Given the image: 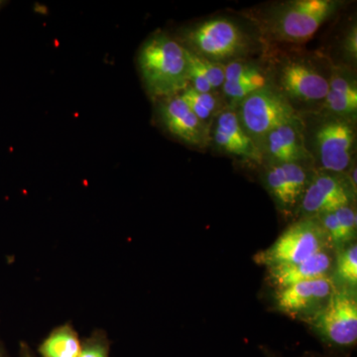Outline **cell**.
<instances>
[{"label": "cell", "mask_w": 357, "mask_h": 357, "mask_svg": "<svg viewBox=\"0 0 357 357\" xmlns=\"http://www.w3.org/2000/svg\"><path fill=\"white\" fill-rule=\"evenodd\" d=\"M138 65L147 91L154 98L180 95L189 86L187 48L167 35H154L145 42Z\"/></svg>", "instance_id": "1"}, {"label": "cell", "mask_w": 357, "mask_h": 357, "mask_svg": "<svg viewBox=\"0 0 357 357\" xmlns=\"http://www.w3.org/2000/svg\"><path fill=\"white\" fill-rule=\"evenodd\" d=\"M310 323L326 347L335 352L352 351L357 342V301L351 289H335L325 307Z\"/></svg>", "instance_id": "2"}, {"label": "cell", "mask_w": 357, "mask_h": 357, "mask_svg": "<svg viewBox=\"0 0 357 357\" xmlns=\"http://www.w3.org/2000/svg\"><path fill=\"white\" fill-rule=\"evenodd\" d=\"M333 248L318 218H304L293 223L266 250L255 255L258 264L267 268L294 264Z\"/></svg>", "instance_id": "3"}, {"label": "cell", "mask_w": 357, "mask_h": 357, "mask_svg": "<svg viewBox=\"0 0 357 357\" xmlns=\"http://www.w3.org/2000/svg\"><path fill=\"white\" fill-rule=\"evenodd\" d=\"M237 117L255 142L279 126L297 122V114L285 96L267 84L241 100Z\"/></svg>", "instance_id": "4"}, {"label": "cell", "mask_w": 357, "mask_h": 357, "mask_svg": "<svg viewBox=\"0 0 357 357\" xmlns=\"http://www.w3.org/2000/svg\"><path fill=\"white\" fill-rule=\"evenodd\" d=\"M333 0H296L285 4L272 20L274 36L282 41L300 43L314 36L337 7Z\"/></svg>", "instance_id": "5"}, {"label": "cell", "mask_w": 357, "mask_h": 357, "mask_svg": "<svg viewBox=\"0 0 357 357\" xmlns=\"http://www.w3.org/2000/svg\"><path fill=\"white\" fill-rule=\"evenodd\" d=\"M192 53L220 63L243 54L248 47L245 35L234 22L222 18L199 23L187 35Z\"/></svg>", "instance_id": "6"}, {"label": "cell", "mask_w": 357, "mask_h": 357, "mask_svg": "<svg viewBox=\"0 0 357 357\" xmlns=\"http://www.w3.org/2000/svg\"><path fill=\"white\" fill-rule=\"evenodd\" d=\"M333 277L300 282L275 293V307L291 318L307 319L318 314L335 292Z\"/></svg>", "instance_id": "7"}, {"label": "cell", "mask_w": 357, "mask_h": 357, "mask_svg": "<svg viewBox=\"0 0 357 357\" xmlns=\"http://www.w3.org/2000/svg\"><path fill=\"white\" fill-rule=\"evenodd\" d=\"M354 190L337 174H321L310 178L299 210L304 218H318L351 206Z\"/></svg>", "instance_id": "8"}, {"label": "cell", "mask_w": 357, "mask_h": 357, "mask_svg": "<svg viewBox=\"0 0 357 357\" xmlns=\"http://www.w3.org/2000/svg\"><path fill=\"white\" fill-rule=\"evenodd\" d=\"M354 145V129L340 119L326 122L317 133L319 163L333 174L344 172L351 166Z\"/></svg>", "instance_id": "9"}, {"label": "cell", "mask_w": 357, "mask_h": 357, "mask_svg": "<svg viewBox=\"0 0 357 357\" xmlns=\"http://www.w3.org/2000/svg\"><path fill=\"white\" fill-rule=\"evenodd\" d=\"M160 117L167 130L185 144L204 147L210 135L206 123L199 121L180 95L163 98Z\"/></svg>", "instance_id": "10"}, {"label": "cell", "mask_w": 357, "mask_h": 357, "mask_svg": "<svg viewBox=\"0 0 357 357\" xmlns=\"http://www.w3.org/2000/svg\"><path fill=\"white\" fill-rule=\"evenodd\" d=\"M268 192L282 211L299 208L310 182L306 169L300 163L275 164L265 175Z\"/></svg>", "instance_id": "11"}, {"label": "cell", "mask_w": 357, "mask_h": 357, "mask_svg": "<svg viewBox=\"0 0 357 357\" xmlns=\"http://www.w3.org/2000/svg\"><path fill=\"white\" fill-rule=\"evenodd\" d=\"M280 84L291 98L302 102L325 100L328 81L314 68L301 62H290L281 69Z\"/></svg>", "instance_id": "12"}, {"label": "cell", "mask_w": 357, "mask_h": 357, "mask_svg": "<svg viewBox=\"0 0 357 357\" xmlns=\"http://www.w3.org/2000/svg\"><path fill=\"white\" fill-rule=\"evenodd\" d=\"M333 248L326 249L303 261L294 264L279 265L268 268V279L279 290L300 283L331 276L335 265Z\"/></svg>", "instance_id": "13"}, {"label": "cell", "mask_w": 357, "mask_h": 357, "mask_svg": "<svg viewBox=\"0 0 357 357\" xmlns=\"http://www.w3.org/2000/svg\"><path fill=\"white\" fill-rule=\"evenodd\" d=\"M213 139L225 153L255 161H259L261 157L257 144L244 130L234 112H225L218 116Z\"/></svg>", "instance_id": "14"}, {"label": "cell", "mask_w": 357, "mask_h": 357, "mask_svg": "<svg viewBox=\"0 0 357 357\" xmlns=\"http://www.w3.org/2000/svg\"><path fill=\"white\" fill-rule=\"evenodd\" d=\"M264 139L267 153L275 164L300 163L307 158V150L298 131L297 122L279 126Z\"/></svg>", "instance_id": "15"}, {"label": "cell", "mask_w": 357, "mask_h": 357, "mask_svg": "<svg viewBox=\"0 0 357 357\" xmlns=\"http://www.w3.org/2000/svg\"><path fill=\"white\" fill-rule=\"evenodd\" d=\"M82 342L76 331L70 325H63L52 331L42 344L40 357H77Z\"/></svg>", "instance_id": "16"}, {"label": "cell", "mask_w": 357, "mask_h": 357, "mask_svg": "<svg viewBox=\"0 0 357 357\" xmlns=\"http://www.w3.org/2000/svg\"><path fill=\"white\" fill-rule=\"evenodd\" d=\"M335 275L338 281L344 284L347 289L356 288L357 285V244L349 243L344 248L337 251L335 265Z\"/></svg>", "instance_id": "17"}, {"label": "cell", "mask_w": 357, "mask_h": 357, "mask_svg": "<svg viewBox=\"0 0 357 357\" xmlns=\"http://www.w3.org/2000/svg\"><path fill=\"white\" fill-rule=\"evenodd\" d=\"M181 98L189 105L190 109L198 116L199 121L206 123L211 115L218 109V100L211 93H199L191 86L187 88L180 93Z\"/></svg>", "instance_id": "18"}, {"label": "cell", "mask_w": 357, "mask_h": 357, "mask_svg": "<svg viewBox=\"0 0 357 357\" xmlns=\"http://www.w3.org/2000/svg\"><path fill=\"white\" fill-rule=\"evenodd\" d=\"M187 57L190 64L194 66L206 77L213 91L222 86L225 83V66L220 63L213 62V61L199 57L189 49H187Z\"/></svg>", "instance_id": "19"}, {"label": "cell", "mask_w": 357, "mask_h": 357, "mask_svg": "<svg viewBox=\"0 0 357 357\" xmlns=\"http://www.w3.org/2000/svg\"><path fill=\"white\" fill-rule=\"evenodd\" d=\"M337 218L338 231H340V249L349 245L356 236V211L351 206H344L335 211ZM337 250V251H338Z\"/></svg>", "instance_id": "20"}, {"label": "cell", "mask_w": 357, "mask_h": 357, "mask_svg": "<svg viewBox=\"0 0 357 357\" xmlns=\"http://www.w3.org/2000/svg\"><path fill=\"white\" fill-rule=\"evenodd\" d=\"M77 357H109V342L105 333L96 332L86 338Z\"/></svg>", "instance_id": "21"}, {"label": "cell", "mask_w": 357, "mask_h": 357, "mask_svg": "<svg viewBox=\"0 0 357 357\" xmlns=\"http://www.w3.org/2000/svg\"><path fill=\"white\" fill-rule=\"evenodd\" d=\"M326 107L338 114H354L357 109V98L340 95L328 89L325 98Z\"/></svg>", "instance_id": "22"}, {"label": "cell", "mask_w": 357, "mask_h": 357, "mask_svg": "<svg viewBox=\"0 0 357 357\" xmlns=\"http://www.w3.org/2000/svg\"><path fill=\"white\" fill-rule=\"evenodd\" d=\"M328 89L335 93H340L351 98H357V89L354 83L347 77L335 75L328 82Z\"/></svg>", "instance_id": "23"}, {"label": "cell", "mask_w": 357, "mask_h": 357, "mask_svg": "<svg viewBox=\"0 0 357 357\" xmlns=\"http://www.w3.org/2000/svg\"><path fill=\"white\" fill-rule=\"evenodd\" d=\"M356 29L354 28L351 34L347 37L345 41V49L351 53L352 57L356 58L357 41H356Z\"/></svg>", "instance_id": "24"}, {"label": "cell", "mask_w": 357, "mask_h": 357, "mask_svg": "<svg viewBox=\"0 0 357 357\" xmlns=\"http://www.w3.org/2000/svg\"><path fill=\"white\" fill-rule=\"evenodd\" d=\"M20 357H39L31 351L28 344H21Z\"/></svg>", "instance_id": "25"}, {"label": "cell", "mask_w": 357, "mask_h": 357, "mask_svg": "<svg viewBox=\"0 0 357 357\" xmlns=\"http://www.w3.org/2000/svg\"><path fill=\"white\" fill-rule=\"evenodd\" d=\"M274 357V356H271ZM302 357H333V356H319V354H306V356H302Z\"/></svg>", "instance_id": "26"}, {"label": "cell", "mask_w": 357, "mask_h": 357, "mask_svg": "<svg viewBox=\"0 0 357 357\" xmlns=\"http://www.w3.org/2000/svg\"><path fill=\"white\" fill-rule=\"evenodd\" d=\"M0 357H4V356H3V354H2V352H1V351H0Z\"/></svg>", "instance_id": "27"}]
</instances>
